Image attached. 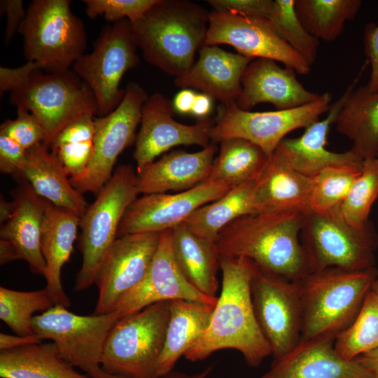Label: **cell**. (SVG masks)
<instances>
[{
    "mask_svg": "<svg viewBox=\"0 0 378 378\" xmlns=\"http://www.w3.org/2000/svg\"><path fill=\"white\" fill-rule=\"evenodd\" d=\"M255 264L248 258L220 255L222 290L203 337L185 355L202 360L224 349L239 351L246 363L258 366L272 354L253 309L251 281Z\"/></svg>",
    "mask_w": 378,
    "mask_h": 378,
    "instance_id": "1",
    "label": "cell"
},
{
    "mask_svg": "<svg viewBox=\"0 0 378 378\" xmlns=\"http://www.w3.org/2000/svg\"><path fill=\"white\" fill-rule=\"evenodd\" d=\"M306 215L284 211L241 216L219 233L220 255L244 257L267 272L298 281L312 272L300 237Z\"/></svg>",
    "mask_w": 378,
    "mask_h": 378,
    "instance_id": "2",
    "label": "cell"
},
{
    "mask_svg": "<svg viewBox=\"0 0 378 378\" xmlns=\"http://www.w3.org/2000/svg\"><path fill=\"white\" fill-rule=\"evenodd\" d=\"M209 13L188 0H157L136 22L134 37L144 59L175 78L188 71L204 45Z\"/></svg>",
    "mask_w": 378,
    "mask_h": 378,
    "instance_id": "3",
    "label": "cell"
},
{
    "mask_svg": "<svg viewBox=\"0 0 378 378\" xmlns=\"http://www.w3.org/2000/svg\"><path fill=\"white\" fill-rule=\"evenodd\" d=\"M377 274L376 267L363 271L328 267L300 279V340H335L357 316Z\"/></svg>",
    "mask_w": 378,
    "mask_h": 378,
    "instance_id": "4",
    "label": "cell"
},
{
    "mask_svg": "<svg viewBox=\"0 0 378 378\" xmlns=\"http://www.w3.org/2000/svg\"><path fill=\"white\" fill-rule=\"evenodd\" d=\"M70 5L69 0H34L18 29L27 61L37 62L48 73L69 70L85 54L84 24Z\"/></svg>",
    "mask_w": 378,
    "mask_h": 378,
    "instance_id": "5",
    "label": "cell"
},
{
    "mask_svg": "<svg viewBox=\"0 0 378 378\" xmlns=\"http://www.w3.org/2000/svg\"><path fill=\"white\" fill-rule=\"evenodd\" d=\"M139 194L138 176L130 164L119 166L80 217L79 249L83 260L74 289L82 291L94 284L99 267L113 242L120 221Z\"/></svg>",
    "mask_w": 378,
    "mask_h": 378,
    "instance_id": "6",
    "label": "cell"
},
{
    "mask_svg": "<svg viewBox=\"0 0 378 378\" xmlns=\"http://www.w3.org/2000/svg\"><path fill=\"white\" fill-rule=\"evenodd\" d=\"M169 307L170 301H162L120 319L106 339L101 368L127 378H158Z\"/></svg>",
    "mask_w": 378,
    "mask_h": 378,
    "instance_id": "7",
    "label": "cell"
},
{
    "mask_svg": "<svg viewBox=\"0 0 378 378\" xmlns=\"http://www.w3.org/2000/svg\"><path fill=\"white\" fill-rule=\"evenodd\" d=\"M300 241L312 271L338 267L363 271L375 267L378 235L369 221L363 227L347 223L340 208L305 216Z\"/></svg>",
    "mask_w": 378,
    "mask_h": 378,
    "instance_id": "8",
    "label": "cell"
},
{
    "mask_svg": "<svg viewBox=\"0 0 378 378\" xmlns=\"http://www.w3.org/2000/svg\"><path fill=\"white\" fill-rule=\"evenodd\" d=\"M10 102L31 112L42 125L47 148L70 121L84 113L97 115L96 99L90 88L73 71L34 73L10 92Z\"/></svg>",
    "mask_w": 378,
    "mask_h": 378,
    "instance_id": "9",
    "label": "cell"
},
{
    "mask_svg": "<svg viewBox=\"0 0 378 378\" xmlns=\"http://www.w3.org/2000/svg\"><path fill=\"white\" fill-rule=\"evenodd\" d=\"M331 101L332 94L327 92L302 106L263 112L240 109L235 102L220 104L211 130V140L216 144L228 138L244 139L270 157L288 134L305 129L328 112Z\"/></svg>",
    "mask_w": 378,
    "mask_h": 378,
    "instance_id": "10",
    "label": "cell"
},
{
    "mask_svg": "<svg viewBox=\"0 0 378 378\" xmlns=\"http://www.w3.org/2000/svg\"><path fill=\"white\" fill-rule=\"evenodd\" d=\"M137 48L130 21L121 20L105 27L93 51L73 64L72 70L93 92L99 117L109 114L122 100L125 90L120 83L125 73L138 64Z\"/></svg>",
    "mask_w": 378,
    "mask_h": 378,
    "instance_id": "11",
    "label": "cell"
},
{
    "mask_svg": "<svg viewBox=\"0 0 378 378\" xmlns=\"http://www.w3.org/2000/svg\"><path fill=\"white\" fill-rule=\"evenodd\" d=\"M148 96L138 83H130L119 105L109 114L94 118L93 152L85 172L69 178L71 185L81 194H98L113 174L118 155L134 139L141 122L142 106Z\"/></svg>",
    "mask_w": 378,
    "mask_h": 378,
    "instance_id": "12",
    "label": "cell"
},
{
    "mask_svg": "<svg viewBox=\"0 0 378 378\" xmlns=\"http://www.w3.org/2000/svg\"><path fill=\"white\" fill-rule=\"evenodd\" d=\"M251 292L259 326L274 359L279 358L301 339L302 307L299 280L286 279L255 264Z\"/></svg>",
    "mask_w": 378,
    "mask_h": 378,
    "instance_id": "13",
    "label": "cell"
},
{
    "mask_svg": "<svg viewBox=\"0 0 378 378\" xmlns=\"http://www.w3.org/2000/svg\"><path fill=\"white\" fill-rule=\"evenodd\" d=\"M114 312L81 316L56 304L33 317V332L55 344L61 356L81 369L101 364L108 335L119 321Z\"/></svg>",
    "mask_w": 378,
    "mask_h": 378,
    "instance_id": "14",
    "label": "cell"
},
{
    "mask_svg": "<svg viewBox=\"0 0 378 378\" xmlns=\"http://www.w3.org/2000/svg\"><path fill=\"white\" fill-rule=\"evenodd\" d=\"M227 44L247 58L281 62L298 74L307 75L311 66L274 30L268 19L228 12L209 13L204 46Z\"/></svg>",
    "mask_w": 378,
    "mask_h": 378,
    "instance_id": "15",
    "label": "cell"
},
{
    "mask_svg": "<svg viewBox=\"0 0 378 378\" xmlns=\"http://www.w3.org/2000/svg\"><path fill=\"white\" fill-rule=\"evenodd\" d=\"M174 113L173 102L159 92L153 94L144 102L133 153L137 175L157 157L174 146L197 145L206 148L211 144L214 118H198L195 125H188L177 122Z\"/></svg>",
    "mask_w": 378,
    "mask_h": 378,
    "instance_id": "16",
    "label": "cell"
},
{
    "mask_svg": "<svg viewBox=\"0 0 378 378\" xmlns=\"http://www.w3.org/2000/svg\"><path fill=\"white\" fill-rule=\"evenodd\" d=\"M160 234L141 232L115 239L96 276L98 298L93 314L111 312L119 300L142 280L156 252Z\"/></svg>",
    "mask_w": 378,
    "mask_h": 378,
    "instance_id": "17",
    "label": "cell"
},
{
    "mask_svg": "<svg viewBox=\"0 0 378 378\" xmlns=\"http://www.w3.org/2000/svg\"><path fill=\"white\" fill-rule=\"evenodd\" d=\"M231 188L206 180L176 194L154 193L136 197L126 210L117 238L141 232H162L183 223L198 208L216 200Z\"/></svg>",
    "mask_w": 378,
    "mask_h": 378,
    "instance_id": "18",
    "label": "cell"
},
{
    "mask_svg": "<svg viewBox=\"0 0 378 378\" xmlns=\"http://www.w3.org/2000/svg\"><path fill=\"white\" fill-rule=\"evenodd\" d=\"M171 237L172 229L161 232L156 252L146 275L114 307L112 312L119 319L162 301L185 300L216 306L218 297L202 293L181 273L174 257Z\"/></svg>",
    "mask_w": 378,
    "mask_h": 378,
    "instance_id": "19",
    "label": "cell"
},
{
    "mask_svg": "<svg viewBox=\"0 0 378 378\" xmlns=\"http://www.w3.org/2000/svg\"><path fill=\"white\" fill-rule=\"evenodd\" d=\"M357 77L341 97L332 103L326 116L307 127L302 135L284 139L271 155L288 168L309 178H313L329 167L362 168L363 160L352 150L342 153L326 148L328 134L335 124L349 92L356 88Z\"/></svg>",
    "mask_w": 378,
    "mask_h": 378,
    "instance_id": "20",
    "label": "cell"
},
{
    "mask_svg": "<svg viewBox=\"0 0 378 378\" xmlns=\"http://www.w3.org/2000/svg\"><path fill=\"white\" fill-rule=\"evenodd\" d=\"M14 211L0 228V258L5 263L25 260L32 272L45 276L41 237L48 200L27 183L13 193Z\"/></svg>",
    "mask_w": 378,
    "mask_h": 378,
    "instance_id": "21",
    "label": "cell"
},
{
    "mask_svg": "<svg viewBox=\"0 0 378 378\" xmlns=\"http://www.w3.org/2000/svg\"><path fill=\"white\" fill-rule=\"evenodd\" d=\"M320 95L307 90L294 70L282 68L272 59L258 58L246 66L241 92L235 103L245 111L261 103L271 104L276 110H287L310 104Z\"/></svg>",
    "mask_w": 378,
    "mask_h": 378,
    "instance_id": "22",
    "label": "cell"
},
{
    "mask_svg": "<svg viewBox=\"0 0 378 378\" xmlns=\"http://www.w3.org/2000/svg\"><path fill=\"white\" fill-rule=\"evenodd\" d=\"M332 338L300 340L258 378H374L358 360L342 358Z\"/></svg>",
    "mask_w": 378,
    "mask_h": 378,
    "instance_id": "23",
    "label": "cell"
},
{
    "mask_svg": "<svg viewBox=\"0 0 378 378\" xmlns=\"http://www.w3.org/2000/svg\"><path fill=\"white\" fill-rule=\"evenodd\" d=\"M190 69L174 79L176 87L192 88L220 104L236 102L241 92V78L252 60L217 46H203Z\"/></svg>",
    "mask_w": 378,
    "mask_h": 378,
    "instance_id": "24",
    "label": "cell"
},
{
    "mask_svg": "<svg viewBox=\"0 0 378 378\" xmlns=\"http://www.w3.org/2000/svg\"><path fill=\"white\" fill-rule=\"evenodd\" d=\"M216 151L215 143L202 150L188 153L174 150L154 161L138 176L139 193L186 191L206 181Z\"/></svg>",
    "mask_w": 378,
    "mask_h": 378,
    "instance_id": "25",
    "label": "cell"
},
{
    "mask_svg": "<svg viewBox=\"0 0 378 378\" xmlns=\"http://www.w3.org/2000/svg\"><path fill=\"white\" fill-rule=\"evenodd\" d=\"M312 178L304 176L270 156L253 188L255 213L312 211Z\"/></svg>",
    "mask_w": 378,
    "mask_h": 378,
    "instance_id": "26",
    "label": "cell"
},
{
    "mask_svg": "<svg viewBox=\"0 0 378 378\" xmlns=\"http://www.w3.org/2000/svg\"><path fill=\"white\" fill-rule=\"evenodd\" d=\"M80 218L48 201L41 237V248L46 264V288L56 304L71 305L62 287L61 272L74 250Z\"/></svg>",
    "mask_w": 378,
    "mask_h": 378,
    "instance_id": "27",
    "label": "cell"
},
{
    "mask_svg": "<svg viewBox=\"0 0 378 378\" xmlns=\"http://www.w3.org/2000/svg\"><path fill=\"white\" fill-rule=\"evenodd\" d=\"M26 154L27 161L20 177L40 197L80 218L88 203L83 194L71 185L58 158L43 144L27 149Z\"/></svg>",
    "mask_w": 378,
    "mask_h": 378,
    "instance_id": "28",
    "label": "cell"
},
{
    "mask_svg": "<svg viewBox=\"0 0 378 378\" xmlns=\"http://www.w3.org/2000/svg\"><path fill=\"white\" fill-rule=\"evenodd\" d=\"M214 307L190 300L170 301L164 346L157 366L158 378L171 372L178 360L203 337Z\"/></svg>",
    "mask_w": 378,
    "mask_h": 378,
    "instance_id": "29",
    "label": "cell"
},
{
    "mask_svg": "<svg viewBox=\"0 0 378 378\" xmlns=\"http://www.w3.org/2000/svg\"><path fill=\"white\" fill-rule=\"evenodd\" d=\"M176 262L186 280L202 293L216 298L220 253L216 241L200 237L183 223L172 229Z\"/></svg>",
    "mask_w": 378,
    "mask_h": 378,
    "instance_id": "30",
    "label": "cell"
},
{
    "mask_svg": "<svg viewBox=\"0 0 378 378\" xmlns=\"http://www.w3.org/2000/svg\"><path fill=\"white\" fill-rule=\"evenodd\" d=\"M337 132L352 142L363 159L375 157L378 149V90L367 85L349 92L335 122Z\"/></svg>",
    "mask_w": 378,
    "mask_h": 378,
    "instance_id": "31",
    "label": "cell"
},
{
    "mask_svg": "<svg viewBox=\"0 0 378 378\" xmlns=\"http://www.w3.org/2000/svg\"><path fill=\"white\" fill-rule=\"evenodd\" d=\"M74 367L52 342L0 352L1 378H90Z\"/></svg>",
    "mask_w": 378,
    "mask_h": 378,
    "instance_id": "32",
    "label": "cell"
},
{
    "mask_svg": "<svg viewBox=\"0 0 378 378\" xmlns=\"http://www.w3.org/2000/svg\"><path fill=\"white\" fill-rule=\"evenodd\" d=\"M255 183L233 186L220 198L196 209L183 223L197 236L216 241L220 231L231 222L241 216L255 213Z\"/></svg>",
    "mask_w": 378,
    "mask_h": 378,
    "instance_id": "33",
    "label": "cell"
},
{
    "mask_svg": "<svg viewBox=\"0 0 378 378\" xmlns=\"http://www.w3.org/2000/svg\"><path fill=\"white\" fill-rule=\"evenodd\" d=\"M219 143V153L207 180L232 188L259 178L270 158L260 147L236 137Z\"/></svg>",
    "mask_w": 378,
    "mask_h": 378,
    "instance_id": "34",
    "label": "cell"
},
{
    "mask_svg": "<svg viewBox=\"0 0 378 378\" xmlns=\"http://www.w3.org/2000/svg\"><path fill=\"white\" fill-rule=\"evenodd\" d=\"M361 5L360 0H295V10L302 24L312 36L326 41L339 37Z\"/></svg>",
    "mask_w": 378,
    "mask_h": 378,
    "instance_id": "35",
    "label": "cell"
},
{
    "mask_svg": "<svg viewBox=\"0 0 378 378\" xmlns=\"http://www.w3.org/2000/svg\"><path fill=\"white\" fill-rule=\"evenodd\" d=\"M334 347L349 360L378 348V297L371 290L354 321L335 338Z\"/></svg>",
    "mask_w": 378,
    "mask_h": 378,
    "instance_id": "36",
    "label": "cell"
},
{
    "mask_svg": "<svg viewBox=\"0 0 378 378\" xmlns=\"http://www.w3.org/2000/svg\"><path fill=\"white\" fill-rule=\"evenodd\" d=\"M56 304L45 287L33 291H19L0 287V319L16 335L34 334L31 322L34 314L43 312Z\"/></svg>",
    "mask_w": 378,
    "mask_h": 378,
    "instance_id": "37",
    "label": "cell"
},
{
    "mask_svg": "<svg viewBox=\"0 0 378 378\" xmlns=\"http://www.w3.org/2000/svg\"><path fill=\"white\" fill-rule=\"evenodd\" d=\"M268 20L275 32L312 66L316 59L320 42L300 21L295 0H274Z\"/></svg>",
    "mask_w": 378,
    "mask_h": 378,
    "instance_id": "38",
    "label": "cell"
},
{
    "mask_svg": "<svg viewBox=\"0 0 378 378\" xmlns=\"http://www.w3.org/2000/svg\"><path fill=\"white\" fill-rule=\"evenodd\" d=\"M378 197V158H365L361 172L354 181L340 207L344 220L355 227H363L369 220L371 207Z\"/></svg>",
    "mask_w": 378,
    "mask_h": 378,
    "instance_id": "39",
    "label": "cell"
},
{
    "mask_svg": "<svg viewBox=\"0 0 378 378\" xmlns=\"http://www.w3.org/2000/svg\"><path fill=\"white\" fill-rule=\"evenodd\" d=\"M361 169L352 167H329L313 177L312 211L325 213L340 208Z\"/></svg>",
    "mask_w": 378,
    "mask_h": 378,
    "instance_id": "40",
    "label": "cell"
},
{
    "mask_svg": "<svg viewBox=\"0 0 378 378\" xmlns=\"http://www.w3.org/2000/svg\"><path fill=\"white\" fill-rule=\"evenodd\" d=\"M157 0H83L86 15L90 18L103 15L115 22L127 19L131 23L140 19Z\"/></svg>",
    "mask_w": 378,
    "mask_h": 378,
    "instance_id": "41",
    "label": "cell"
},
{
    "mask_svg": "<svg viewBox=\"0 0 378 378\" xmlns=\"http://www.w3.org/2000/svg\"><path fill=\"white\" fill-rule=\"evenodd\" d=\"M15 119L6 120L0 127V134L4 135L27 150L43 144L46 132L38 120L29 111L17 108Z\"/></svg>",
    "mask_w": 378,
    "mask_h": 378,
    "instance_id": "42",
    "label": "cell"
},
{
    "mask_svg": "<svg viewBox=\"0 0 378 378\" xmlns=\"http://www.w3.org/2000/svg\"><path fill=\"white\" fill-rule=\"evenodd\" d=\"M69 178L81 175L86 169L93 152V140L62 145L51 149Z\"/></svg>",
    "mask_w": 378,
    "mask_h": 378,
    "instance_id": "43",
    "label": "cell"
},
{
    "mask_svg": "<svg viewBox=\"0 0 378 378\" xmlns=\"http://www.w3.org/2000/svg\"><path fill=\"white\" fill-rule=\"evenodd\" d=\"M94 115L84 113L70 121L52 140L48 148L93 140L95 133Z\"/></svg>",
    "mask_w": 378,
    "mask_h": 378,
    "instance_id": "44",
    "label": "cell"
},
{
    "mask_svg": "<svg viewBox=\"0 0 378 378\" xmlns=\"http://www.w3.org/2000/svg\"><path fill=\"white\" fill-rule=\"evenodd\" d=\"M207 2L218 12H228L252 18L268 19L272 0H209Z\"/></svg>",
    "mask_w": 378,
    "mask_h": 378,
    "instance_id": "45",
    "label": "cell"
},
{
    "mask_svg": "<svg viewBox=\"0 0 378 378\" xmlns=\"http://www.w3.org/2000/svg\"><path fill=\"white\" fill-rule=\"evenodd\" d=\"M26 150L11 139L0 134L1 172L20 177L27 161Z\"/></svg>",
    "mask_w": 378,
    "mask_h": 378,
    "instance_id": "46",
    "label": "cell"
},
{
    "mask_svg": "<svg viewBox=\"0 0 378 378\" xmlns=\"http://www.w3.org/2000/svg\"><path fill=\"white\" fill-rule=\"evenodd\" d=\"M364 50L371 66L370 77L366 85L370 90H378V24L368 23L363 34Z\"/></svg>",
    "mask_w": 378,
    "mask_h": 378,
    "instance_id": "47",
    "label": "cell"
},
{
    "mask_svg": "<svg viewBox=\"0 0 378 378\" xmlns=\"http://www.w3.org/2000/svg\"><path fill=\"white\" fill-rule=\"evenodd\" d=\"M38 69H41V66L35 62H27L23 66L15 69L0 66L1 94L20 86Z\"/></svg>",
    "mask_w": 378,
    "mask_h": 378,
    "instance_id": "48",
    "label": "cell"
},
{
    "mask_svg": "<svg viewBox=\"0 0 378 378\" xmlns=\"http://www.w3.org/2000/svg\"><path fill=\"white\" fill-rule=\"evenodd\" d=\"M0 10L1 14L6 13L5 40L6 43H8L24 19L27 10L23 8L21 0L1 1Z\"/></svg>",
    "mask_w": 378,
    "mask_h": 378,
    "instance_id": "49",
    "label": "cell"
},
{
    "mask_svg": "<svg viewBox=\"0 0 378 378\" xmlns=\"http://www.w3.org/2000/svg\"><path fill=\"white\" fill-rule=\"evenodd\" d=\"M90 378H127L119 375L112 374L104 371L99 365L88 366L82 369ZM212 370L211 366L206 368L202 372L186 374L183 373L171 372L160 378H206Z\"/></svg>",
    "mask_w": 378,
    "mask_h": 378,
    "instance_id": "50",
    "label": "cell"
},
{
    "mask_svg": "<svg viewBox=\"0 0 378 378\" xmlns=\"http://www.w3.org/2000/svg\"><path fill=\"white\" fill-rule=\"evenodd\" d=\"M42 340L41 338L35 334L30 335H11L6 333H1L0 349L1 351H5L20 348L28 345L41 343Z\"/></svg>",
    "mask_w": 378,
    "mask_h": 378,
    "instance_id": "51",
    "label": "cell"
},
{
    "mask_svg": "<svg viewBox=\"0 0 378 378\" xmlns=\"http://www.w3.org/2000/svg\"><path fill=\"white\" fill-rule=\"evenodd\" d=\"M196 95V93L188 89L179 92L173 102L175 111L183 114L191 113Z\"/></svg>",
    "mask_w": 378,
    "mask_h": 378,
    "instance_id": "52",
    "label": "cell"
},
{
    "mask_svg": "<svg viewBox=\"0 0 378 378\" xmlns=\"http://www.w3.org/2000/svg\"><path fill=\"white\" fill-rule=\"evenodd\" d=\"M212 99L203 93L197 94L191 113L198 118L208 117L211 110Z\"/></svg>",
    "mask_w": 378,
    "mask_h": 378,
    "instance_id": "53",
    "label": "cell"
},
{
    "mask_svg": "<svg viewBox=\"0 0 378 378\" xmlns=\"http://www.w3.org/2000/svg\"><path fill=\"white\" fill-rule=\"evenodd\" d=\"M363 365L374 378H378V348L355 358Z\"/></svg>",
    "mask_w": 378,
    "mask_h": 378,
    "instance_id": "54",
    "label": "cell"
},
{
    "mask_svg": "<svg viewBox=\"0 0 378 378\" xmlns=\"http://www.w3.org/2000/svg\"><path fill=\"white\" fill-rule=\"evenodd\" d=\"M14 211L13 202H7L2 195L0 199V223L6 222L11 216Z\"/></svg>",
    "mask_w": 378,
    "mask_h": 378,
    "instance_id": "55",
    "label": "cell"
},
{
    "mask_svg": "<svg viewBox=\"0 0 378 378\" xmlns=\"http://www.w3.org/2000/svg\"><path fill=\"white\" fill-rule=\"evenodd\" d=\"M371 290L378 297V274L372 284Z\"/></svg>",
    "mask_w": 378,
    "mask_h": 378,
    "instance_id": "56",
    "label": "cell"
},
{
    "mask_svg": "<svg viewBox=\"0 0 378 378\" xmlns=\"http://www.w3.org/2000/svg\"><path fill=\"white\" fill-rule=\"evenodd\" d=\"M377 158H378V149H377V153H376V156H375Z\"/></svg>",
    "mask_w": 378,
    "mask_h": 378,
    "instance_id": "57",
    "label": "cell"
}]
</instances>
